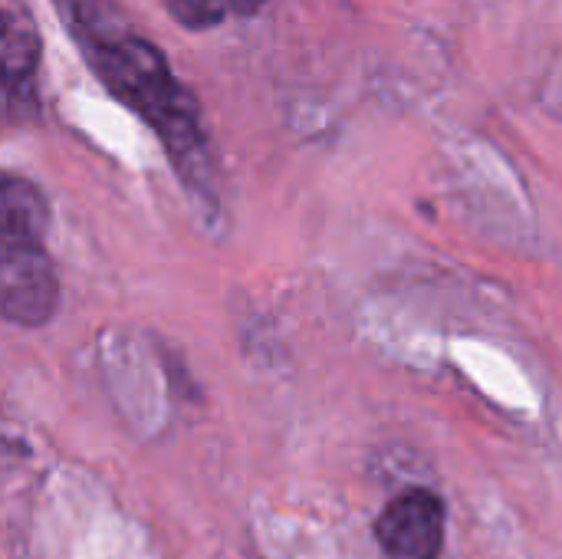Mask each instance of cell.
Instances as JSON below:
<instances>
[{"mask_svg":"<svg viewBox=\"0 0 562 559\" xmlns=\"http://www.w3.org/2000/svg\"><path fill=\"white\" fill-rule=\"evenodd\" d=\"M66 23L102 86L138 112L161 138L191 194L214 201L211 152L194 96L178 82L165 53L135 33L109 0H63Z\"/></svg>","mask_w":562,"mask_h":559,"instance_id":"6da1fadb","label":"cell"},{"mask_svg":"<svg viewBox=\"0 0 562 559\" xmlns=\"http://www.w3.org/2000/svg\"><path fill=\"white\" fill-rule=\"evenodd\" d=\"M59 303L56 270L43 244L0 247V310L16 326H43Z\"/></svg>","mask_w":562,"mask_h":559,"instance_id":"7a4b0ae2","label":"cell"},{"mask_svg":"<svg viewBox=\"0 0 562 559\" xmlns=\"http://www.w3.org/2000/svg\"><path fill=\"white\" fill-rule=\"evenodd\" d=\"M168 13L188 30H211L227 16L231 0H165Z\"/></svg>","mask_w":562,"mask_h":559,"instance_id":"8992f818","label":"cell"},{"mask_svg":"<svg viewBox=\"0 0 562 559\" xmlns=\"http://www.w3.org/2000/svg\"><path fill=\"white\" fill-rule=\"evenodd\" d=\"M49 224V211L43 194L23 181L7 175L0 191V241L3 244H43Z\"/></svg>","mask_w":562,"mask_h":559,"instance_id":"5b68a950","label":"cell"},{"mask_svg":"<svg viewBox=\"0 0 562 559\" xmlns=\"http://www.w3.org/2000/svg\"><path fill=\"white\" fill-rule=\"evenodd\" d=\"M3 43H0V66H3V96L10 119H33L36 115V66H40V33L23 0H3Z\"/></svg>","mask_w":562,"mask_h":559,"instance_id":"277c9868","label":"cell"},{"mask_svg":"<svg viewBox=\"0 0 562 559\" xmlns=\"http://www.w3.org/2000/svg\"><path fill=\"white\" fill-rule=\"evenodd\" d=\"M375 537L392 559H438L445 547V504L435 491L412 488L379 517Z\"/></svg>","mask_w":562,"mask_h":559,"instance_id":"3957f363","label":"cell"}]
</instances>
